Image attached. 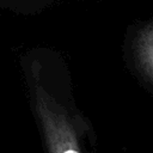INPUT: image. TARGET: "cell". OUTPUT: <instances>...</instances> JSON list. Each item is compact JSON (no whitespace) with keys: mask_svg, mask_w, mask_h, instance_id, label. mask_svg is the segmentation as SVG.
<instances>
[{"mask_svg":"<svg viewBox=\"0 0 153 153\" xmlns=\"http://www.w3.org/2000/svg\"><path fill=\"white\" fill-rule=\"evenodd\" d=\"M128 45L134 69L153 91V19L141 24L133 32Z\"/></svg>","mask_w":153,"mask_h":153,"instance_id":"2","label":"cell"},{"mask_svg":"<svg viewBox=\"0 0 153 153\" xmlns=\"http://www.w3.org/2000/svg\"><path fill=\"white\" fill-rule=\"evenodd\" d=\"M20 67L47 153H92L94 130L75 103L72 74L62 54L33 48L22 55Z\"/></svg>","mask_w":153,"mask_h":153,"instance_id":"1","label":"cell"},{"mask_svg":"<svg viewBox=\"0 0 153 153\" xmlns=\"http://www.w3.org/2000/svg\"><path fill=\"white\" fill-rule=\"evenodd\" d=\"M57 0H0V10L16 14H36Z\"/></svg>","mask_w":153,"mask_h":153,"instance_id":"3","label":"cell"}]
</instances>
